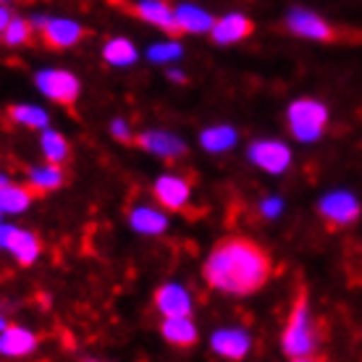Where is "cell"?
<instances>
[{
    "mask_svg": "<svg viewBox=\"0 0 362 362\" xmlns=\"http://www.w3.org/2000/svg\"><path fill=\"white\" fill-rule=\"evenodd\" d=\"M271 255L250 236H223L202 263V279L226 297H250L271 281Z\"/></svg>",
    "mask_w": 362,
    "mask_h": 362,
    "instance_id": "obj_1",
    "label": "cell"
},
{
    "mask_svg": "<svg viewBox=\"0 0 362 362\" xmlns=\"http://www.w3.org/2000/svg\"><path fill=\"white\" fill-rule=\"evenodd\" d=\"M281 352L294 362H308L320 357V326H317L310 299L305 291H299L289 317L281 331Z\"/></svg>",
    "mask_w": 362,
    "mask_h": 362,
    "instance_id": "obj_2",
    "label": "cell"
},
{
    "mask_svg": "<svg viewBox=\"0 0 362 362\" xmlns=\"http://www.w3.org/2000/svg\"><path fill=\"white\" fill-rule=\"evenodd\" d=\"M328 105L320 103L317 98H297L289 103L286 108V127L289 134L302 142V145H313L328 129Z\"/></svg>",
    "mask_w": 362,
    "mask_h": 362,
    "instance_id": "obj_3",
    "label": "cell"
},
{
    "mask_svg": "<svg viewBox=\"0 0 362 362\" xmlns=\"http://www.w3.org/2000/svg\"><path fill=\"white\" fill-rule=\"evenodd\" d=\"M247 160L257 168V171L268 173V176H284L294 163V153L284 139L276 136H260L250 142L247 147Z\"/></svg>",
    "mask_w": 362,
    "mask_h": 362,
    "instance_id": "obj_4",
    "label": "cell"
},
{
    "mask_svg": "<svg viewBox=\"0 0 362 362\" xmlns=\"http://www.w3.org/2000/svg\"><path fill=\"white\" fill-rule=\"evenodd\" d=\"M284 27L291 37L299 40H310V42H334L339 32L331 21L320 16L317 11L305 8V6H291L284 13Z\"/></svg>",
    "mask_w": 362,
    "mask_h": 362,
    "instance_id": "obj_5",
    "label": "cell"
},
{
    "mask_svg": "<svg viewBox=\"0 0 362 362\" xmlns=\"http://www.w3.org/2000/svg\"><path fill=\"white\" fill-rule=\"evenodd\" d=\"M35 87L40 90V95H45L50 103L58 105H74L79 95H82V82L79 76L69 69H40L35 74Z\"/></svg>",
    "mask_w": 362,
    "mask_h": 362,
    "instance_id": "obj_6",
    "label": "cell"
},
{
    "mask_svg": "<svg viewBox=\"0 0 362 362\" xmlns=\"http://www.w3.org/2000/svg\"><path fill=\"white\" fill-rule=\"evenodd\" d=\"M362 213V205L357 194L346 189H334V192H326L320 202H317V216L326 221L328 226L334 228H346L357 223V218Z\"/></svg>",
    "mask_w": 362,
    "mask_h": 362,
    "instance_id": "obj_7",
    "label": "cell"
},
{
    "mask_svg": "<svg viewBox=\"0 0 362 362\" xmlns=\"http://www.w3.org/2000/svg\"><path fill=\"white\" fill-rule=\"evenodd\" d=\"M153 197L168 213H181L192 202V181L181 173H160L153 181Z\"/></svg>",
    "mask_w": 362,
    "mask_h": 362,
    "instance_id": "obj_8",
    "label": "cell"
},
{
    "mask_svg": "<svg viewBox=\"0 0 362 362\" xmlns=\"http://www.w3.org/2000/svg\"><path fill=\"white\" fill-rule=\"evenodd\" d=\"M210 352L223 360H245L252 352V334L245 326H221L210 334Z\"/></svg>",
    "mask_w": 362,
    "mask_h": 362,
    "instance_id": "obj_9",
    "label": "cell"
},
{
    "mask_svg": "<svg viewBox=\"0 0 362 362\" xmlns=\"http://www.w3.org/2000/svg\"><path fill=\"white\" fill-rule=\"evenodd\" d=\"M153 305L160 313V317L192 315L194 313V294L189 291V286H184L179 281H165L155 289Z\"/></svg>",
    "mask_w": 362,
    "mask_h": 362,
    "instance_id": "obj_10",
    "label": "cell"
},
{
    "mask_svg": "<svg viewBox=\"0 0 362 362\" xmlns=\"http://www.w3.org/2000/svg\"><path fill=\"white\" fill-rule=\"evenodd\" d=\"M255 32V21L250 16H245L242 11H228L223 16H218L213 21V29H210V40L221 47L228 45H239L245 42L247 37H252Z\"/></svg>",
    "mask_w": 362,
    "mask_h": 362,
    "instance_id": "obj_11",
    "label": "cell"
},
{
    "mask_svg": "<svg viewBox=\"0 0 362 362\" xmlns=\"http://www.w3.org/2000/svg\"><path fill=\"white\" fill-rule=\"evenodd\" d=\"M136 145L160 160H179L189 150L179 134L165 132V129H145L142 134H136Z\"/></svg>",
    "mask_w": 362,
    "mask_h": 362,
    "instance_id": "obj_12",
    "label": "cell"
},
{
    "mask_svg": "<svg viewBox=\"0 0 362 362\" xmlns=\"http://www.w3.org/2000/svg\"><path fill=\"white\" fill-rule=\"evenodd\" d=\"M40 35L45 40V45L53 47V50H71V47L82 42L84 27L79 21H74V18L50 16L45 21V27L40 29Z\"/></svg>",
    "mask_w": 362,
    "mask_h": 362,
    "instance_id": "obj_13",
    "label": "cell"
},
{
    "mask_svg": "<svg viewBox=\"0 0 362 362\" xmlns=\"http://www.w3.org/2000/svg\"><path fill=\"white\" fill-rule=\"evenodd\" d=\"M129 228L139 236H160L168 231L171 226V218H168V210L165 208H155V205H136V208L129 210Z\"/></svg>",
    "mask_w": 362,
    "mask_h": 362,
    "instance_id": "obj_14",
    "label": "cell"
},
{
    "mask_svg": "<svg viewBox=\"0 0 362 362\" xmlns=\"http://www.w3.org/2000/svg\"><path fill=\"white\" fill-rule=\"evenodd\" d=\"M37 346H40V336L27 326L8 323L0 331V357H11V360L29 357L37 352Z\"/></svg>",
    "mask_w": 362,
    "mask_h": 362,
    "instance_id": "obj_15",
    "label": "cell"
},
{
    "mask_svg": "<svg viewBox=\"0 0 362 362\" xmlns=\"http://www.w3.org/2000/svg\"><path fill=\"white\" fill-rule=\"evenodd\" d=\"M134 16L139 21H145L150 27L160 29L165 35H179V27H176V8L165 0H136L134 6Z\"/></svg>",
    "mask_w": 362,
    "mask_h": 362,
    "instance_id": "obj_16",
    "label": "cell"
},
{
    "mask_svg": "<svg viewBox=\"0 0 362 362\" xmlns=\"http://www.w3.org/2000/svg\"><path fill=\"white\" fill-rule=\"evenodd\" d=\"M160 336L176 349H192L199 341V328L192 315H168L160 317Z\"/></svg>",
    "mask_w": 362,
    "mask_h": 362,
    "instance_id": "obj_17",
    "label": "cell"
},
{
    "mask_svg": "<svg viewBox=\"0 0 362 362\" xmlns=\"http://www.w3.org/2000/svg\"><path fill=\"white\" fill-rule=\"evenodd\" d=\"M176 8V27L179 35H210L216 16L197 3H179Z\"/></svg>",
    "mask_w": 362,
    "mask_h": 362,
    "instance_id": "obj_18",
    "label": "cell"
},
{
    "mask_svg": "<svg viewBox=\"0 0 362 362\" xmlns=\"http://www.w3.org/2000/svg\"><path fill=\"white\" fill-rule=\"evenodd\" d=\"M6 252H8L18 265L29 268V265H35L37 260H40V255H42V242H40V236H37L35 231L16 226L8 239Z\"/></svg>",
    "mask_w": 362,
    "mask_h": 362,
    "instance_id": "obj_19",
    "label": "cell"
},
{
    "mask_svg": "<svg viewBox=\"0 0 362 362\" xmlns=\"http://www.w3.org/2000/svg\"><path fill=\"white\" fill-rule=\"evenodd\" d=\"M239 145V129L231 124H210L199 132V147L210 155H223Z\"/></svg>",
    "mask_w": 362,
    "mask_h": 362,
    "instance_id": "obj_20",
    "label": "cell"
},
{
    "mask_svg": "<svg viewBox=\"0 0 362 362\" xmlns=\"http://www.w3.org/2000/svg\"><path fill=\"white\" fill-rule=\"evenodd\" d=\"M27 184L35 194H50V192L61 189L66 184L64 165L50 163V160H45V163H40V165H32L27 171Z\"/></svg>",
    "mask_w": 362,
    "mask_h": 362,
    "instance_id": "obj_21",
    "label": "cell"
},
{
    "mask_svg": "<svg viewBox=\"0 0 362 362\" xmlns=\"http://www.w3.org/2000/svg\"><path fill=\"white\" fill-rule=\"evenodd\" d=\"M100 55H103V61H105L110 69H132V66L142 58L139 47H136L129 37H110V40H105Z\"/></svg>",
    "mask_w": 362,
    "mask_h": 362,
    "instance_id": "obj_22",
    "label": "cell"
},
{
    "mask_svg": "<svg viewBox=\"0 0 362 362\" xmlns=\"http://www.w3.org/2000/svg\"><path fill=\"white\" fill-rule=\"evenodd\" d=\"M32 202H35V192L29 189V184H13L8 181L6 187H0V210L6 213V216H21V213H27L32 208Z\"/></svg>",
    "mask_w": 362,
    "mask_h": 362,
    "instance_id": "obj_23",
    "label": "cell"
},
{
    "mask_svg": "<svg viewBox=\"0 0 362 362\" xmlns=\"http://www.w3.org/2000/svg\"><path fill=\"white\" fill-rule=\"evenodd\" d=\"M8 118L13 124L24 129H32V132H42V129L50 127V113L47 108L37 105V103H16L8 108Z\"/></svg>",
    "mask_w": 362,
    "mask_h": 362,
    "instance_id": "obj_24",
    "label": "cell"
},
{
    "mask_svg": "<svg viewBox=\"0 0 362 362\" xmlns=\"http://www.w3.org/2000/svg\"><path fill=\"white\" fill-rule=\"evenodd\" d=\"M40 153L45 160L50 163H61L64 165L69 158H71V145H69V139H66L58 129L47 127L40 132Z\"/></svg>",
    "mask_w": 362,
    "mask_h": 362,
    "instance_id": "obj_25",
    "label": "cell"
},
{
    "mask_svg": "<svg viewBox=\"0 0 362 362\" xmlns=\"http://www.w3.org/2000/svg\"><path fill=\"white\" fill-rule=\"evenodd\" d=\"M145 58L155 66H173L184 58V45H181L179 40L168 37V40H163V42H155V45L147 47Z\"/></svg>",
    "mask_w": 362,
    "mask_h": 362,
    "instance_id": "obj_26",
    "label": "cell"
},
{
    "mask_svg": "<svg viewBox=\"0 0 362 362\" xmlns=\"http://www.w3.org/2000/svg\"><path fill=\"white\" fill-rule=\"evenodd\" d=\"M32 35H35L32 21L13 13V18L8 21V27L3 29V35H0V42L6 47H24V45H29Z\"/></svg>",
    "mask_w": 362,
    "mask_h": 362,
    "instance_id": "obj_27",
    "label": "cell"
},
{
    "mask_svg": "<svg viewBox=\"0 0 362 362\" xmlns=\"http://www.w3.org/2000/svg\"><path fill=\"white\" fill-rule=\"evenodd\" d=\"M257 213L265 218V221H276V218L284 216V197L281 194H265L257 205Z\"/></svg>",
    "mask_w": 362,
    "mask_h": 362,
    "instance_id": "obj_28",
    "label": "cell"
},
{
    "mask_svg": "<svg viewBox=\"0 0 362 362\" xmlns=\"http://www.w3.org/2000/svg\"><path fill=\"white\" fill-rule=\"evenodd\" d=\"M108 132H110V136H113L116 142H124V145H129V142H134V139H136L132 124H129L127 118H121V116H116L113 121H110Z\"/></svg>",
    "mask_w": 362,
    "mask_h": 362,
    "instance_id": "obj_29",
    "label": "cell"
},
{
    "mask_svg": "<svg viewBox=\"0 0 362 362\" xmlns=\"http://www.w3.org/2000/svg\"><path fill=\"white\" fill-rule=\"evenodd\" d=\"M13 228L16 226H11V223H6V221H0V250L8 247V239H11V234H13Z\"/></svg>",
    "mask_w": 362,
    "mask_h": 362,
    "instance_id": "obj_30",
    "label": "cell"
},
{
    "mask_svg": "<svg viewBox=\"0 0 362 362\" xmlns=\"http://www.w3.org/2000/svg\"><path fill=\"white\" fill-rule=\"evenodd\" d=\"M13 18V11H11L8 3H0V35H3V29L8 27V21Z\"/></svg>",
    "mask_w": 362,
    "mask_h": 362,
    "instance_id": "obj_31",
    "label": "cell"
},
{
    "mask_svg": "<svg viewBox=\"0 0 362 362\" xmlns=\"http://www.w3.org/2000/svg\"><path fill=\"white\" fill-rule=\"evenodd\" d=\"M165 74H168V79H171L173 84H184V82H187V74L181 71V69H176V66H165Z\"/></svg>",
    "mask_w": 362,
    "mask_h": 362,
    "instance_id": "obj_32",
    "label": "cell"
},
{
    "mask_svg": "<svg viewBox=\"0 0 362 362\" xmlns=\"http://www.w3.org/2000/svg\"><path fill=\"white\" fill-rule=\"evenodd\" d=\"M8 181H11V176H8V173H3V171H0V187H6V184H8Z\"/></svg>",
    "mask_w": 362,
    "mask_h": 362,
    "instance_id": "obj_33",
    "label": "cell"
},
{
    "mask_svg": "<svg viewBox=\"0 0 362 362\" xmlns=\"http://www.w3.org/2000/svg\"><path fill=\"white\" fill-rule=\"evenodd\" d=\"M8 326V320H6V315H3V313H0V331H3V328Z\"/></svg>",
    "mask_w": 362,
    "mask_h": 362,
    "instance_id": "obj_34",
    "label": "cell"
},
{
    "mask_svg": "<svg viewBox=\"0 0 362 362\" xmlns=\"http://www.w3.org/2000/svg\"><path fill=\"white\" fill-rule=\"evenodd\" d=\"M0 3H8V6H11V3H13V0H0Z\"/></svg>",
    "mask_w": 362,
    "mask_h": 362,
    "instance_id": "obj_35",
    "label": "cell"
},
{
    "mask_svg": "<svg viewBox=\"0 0 362 362\" xmlns=\"http://www.w3.org/2000/svg\"><path fill=\"white\" fill-rule=\"evenodd\" d=\"M3 216H6V213H3V210H0V221H3Z\"/></svg>",
    "mask_w": 362,
    "mask_h": 362,
    "instance_id": "obj_36",
    "label": "cell"
}]
</instances>
